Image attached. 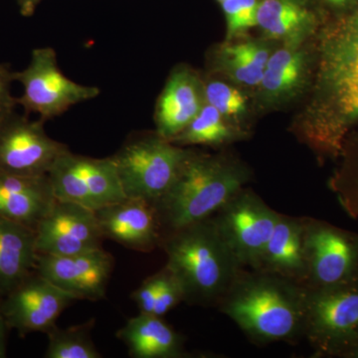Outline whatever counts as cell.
Listing matches in <instances>:
<instances>
[{
    "instance_id": "1",
    "label": "cell",
    "mask_w": 358,
    "mask_h": 358,
    "mask_svg": "<svg viewBox=\"0 0 358 358\" xmlns=\"http://www.w3.org/2000/svg\"><path fill=\"white\" fill-rule=\"evenodd\" d=\"M320 32L310 98L293 131L319 157H338L358 126V6Z\"/></svg>"
},
{
    "instance_id": "2",
    "label": "cell",
    "mask_w": 358,
    "mask_h": 358,
    "mask_svg": "<svg viewBox=\"0 0 358 358\" xmlns=\"http://www.w3.org/2000/svg\"><path fill=\"white\" fill-rule=\"evenodd\" d=\"M217 308L256 345L303 338L306 287L281 275L242 268Z\"/></svg>"
},
{
    "instance_id": "3",
    "label": "cell",
    "mask_w": 358,
    "mask_h": 358,
    "mask_svg": "<svg viewBox=\"0 0 358 358\" xmlns=\"http://www.w3.org/2000/svg\"><path fill=\"white\" fill-rule=\"evenodd\" d=\"M250 179L251 171L234 155L192 150L173 186L155 204L162 237L211 218Z\"/></svg>"
},
{
    "instance_id": "4",
    "label": "cell",
    "mask_w": 358,
    "mask_h": 358,
    "mask_svg": "<svg viewBox=\"0 0 358 358\" xmlns=\"http://www.w3.org/2000/svg\"><path fill=\"white\" fill-rule=\"evenodd\" d=\"M166 267L182 287L185 301L217 308L240 271L211 218L190 224L162 237Z\"/></svg>"
},
{
    "instance_id": "5",
    "label": "cell",
    "mask_w": 358,
    "mask_h": 358,
    "mask_svg": "<svg viewBox=\"0 0 358 358\" xmlns=\"http://www.w3.org/2000/svg\"><path fill=\"white\" fill-rule=\"evenodd\" d=\"M192 150L157 133L129 138L110 157L124 196L157 203L173 186Z\"/></svg>"
},
{
    "instance_id": "6",
    "label": "cell",
    "mask_w": 358,
    "mask_h": 358,
    "mask_svg": "<svg viewBox=\"0 0 358 358\" xmlns=\"http://www.w3.org/2000/svg\"><path fill=\"white\" fill-rule=\"evenodd\" d=\"M303 338L315 357H350L358 346V279L326 288L306 287Z\"/></svg>"
},
{
    "instance_id": "7",
    "label": "cell",
    "mask_w": 358,
    "mask_h": 358,
    "mask_svg": "<svg viewBox=\"0 0 358 358\" xmlns=\"http://www.w3.org/2000/svg\"><path fill=\"white\" fill-rule=\"evenodd\" d=\"M15 82L22 85L23 94L17 98L24 114L39 115L44 122L64 114L77 103L93 100L100 89L76 83L63 74L57 54L51 47L32 51L29 64L15 72Z\"/></svg>"
},
{
    "instance_id": "8",
    "label": "cell",
    "mask_w": 358,
    "mask_h": 358,
    "mask_svg": "<svg viewBox=\"0 0 358 358\" xmlns=\"http://www.w3.org/2000/svg\"><path fill=\"white\" fill-rule=\"evenodd\" d=\"M279 212L244 187L211 219L240 265L255 270L277 223Z\"/></svg>"
},
{
    "instance_id": "9",
    "label": "cell",
    "mask_w": 358,
    "mask_h": 358,
    "mask_svg": "<svg viewBox=\"0 0 358 358\" xmlns=\"http://www.w3.org/2000/svg\"><path fill=\"white\" fill-rule=\"evenodd\" d=\"M56 199L96 211L126 199L112 157L61 155L48 173Z\"/></svg>"
},
{
    "instance_id": "10",
    "label": "cell",
    "mask_w": 358,
    "mask_h": 358,
    "mask_svg": "<svg viewBox=\"0 0 358 358\" xmlns=\"http://www.w3.org/2000/svg\"><path fill=\"white\" fill-rule=\"evenodd\" d=\"M307 288L338 286L358 279V234L305 217Z\"/></svg>"
},
{
    "instance_id": "11",
    "label": "cell",
    "mask_w": 358,
    "mask_h": 358,
    "mask_svg": "<svg viewBox=\"0 0 358 358\" xmlns=\"http://www.w3.org/2000/svg\"><path fill=\"white\" fill-rule=\"evenodd\" d=\"M43 120L13 113L0 122V171L17 176H47L69 148L53 140Z\"/></svg>"
},
{
    "instance_id": "12",
    "label": "cell",
    "mask_w": 358,
    "mask_h": 358,
    "mask_svg": "<svg viewBox=\"0 0 358 358\" xmlns=\"http://www.w3.org/2000/svg\"><path fill=\"white\" fill-rule=\"evenodd\" d=\"M1 298L0 310L7 327L22 336L48 333L65 308L77 301L76 296L63 291L35 270Z\"/></svg>"
},
{
    "instance_id": "13",
    "label": "cell",
    "mask_w": 358,
    "mask_h": 358,
    "mask_svg": "<svg viewBox=\"0 0 358 358\" xmlns=\"http://www.w3.org/2000/svg\"><path fill=\"white\" fill-rule=\"evenodd\" d=\"M103 233L95 212L56 199L35 228L37 253L67 256L103 248Z\"/></svg>"
},
{
    "instance_id": "14",
    "label": "cell",
    "mask_w": 358,
    "mask_h": 358,
    "mask_svg": "<svg viewBox=\"0 0 358 358\" xmlns=\"http://www.w3.org/2000/svg\"><path fill=\"white\" fill-rule=\"evenodd\" d=\"M114 268V259L103 248L55 256L38 254L35 271L77 300L105 299Z\"/></svg>"
},
{
    "instance_id": "15",
    "label": "cell",
    "mask_w": 358,
    "mask_h": 358,
    "mask_svg": "<svg viewBox=\"0 0 358 358\" xmlns=\"http://www.w3.org/2000/svg\"><path fill=\"white\" fill-rule=\"evenodd\" d=\"M315 56L306 44H282L268 58L262 80L257 87V105L272 109L286 105L310 85Z\"/></svg>"
},
{
    "instance_id": "16",
    "label": "cell",
    "mask_w": 358,
    "mask_h": 358,
    "mask_svg": "<svg viewBox=\"0 0 358 358\" xmlns=\"http://www.w3.org/2000/svg\"><path fill=\"white\" fill-rule=\"evenodd\" d=\"M205 103L201 75L190 66H176L155 105V133L173 141L193 121Z\"/></svg>"
},
{
    "instance_id": "17",
    "label": "cell",
    "mask_w": 358,
    "mask_h": 358,
    "mask_svg": "<svg viewBox=\"0 0 358 358\" xmlns=\"http://www.w3.org/2000/svg\"><path fill=\"white\" fill-rule=\"evenodd\" d=\"M94 212L103 238L127 248L150 252L162 242L157 210L150 202L126 199Z\"/></svg>"
},
{
    "instance_id": "18",
    "label": "cell",
    "mask_w": 358,
    "mask_h": 358,
    "mask_svg": "<svg viewBox=\"0 0 358 358\" xmlns=\"http://www.w3.org/2000/svg\"><path fill=\"white\" fill-rule=\"evenodd\" d=\"M327 20L313 0H259L257 27L282 44L307 43Z\"/></svg>"
},
{
    "instance_id": "19",
    "label": "cell",
    "mask_w": 358,
    "mask_h": 358,
    "mask_svg": "<svg viewBox=\"0 0 358 358\" xmlns=\"http://www.w3.org/2000/svg\"><path fill=\"white\" fill-rule=\"evenodd\" d=\"M55 201L48 174L26 176L0 171V217L35 230Z\"/></svg>"
},
{
    "instance_id": "20",
    "label": "cell",
    "mask_w": 358,
    "mask_h": 358,
    "mask_svg": "<svg viewBox=\"0 0 358 358\" xmlns=\"http://www.w3.org/2000/svg\"><path fill=\"white\" fill-rule=\"evenodd\" d=\"M255 270L273 273L306 287L305 217L279 213L272 236Z\"/></svg>"
},
{
    "instance_id": "21",
    "label": "cell",
    "mask_w": 358,
    "mask_h": 358,
    "mask_svg": "<svg viewBox=\"0 0 358 358\" xmlns=\"http://www.w3.org/2000/svg\"><path fill=\"white\" fill-rule=\"evenodd\" d=\"M275 49L267 38L227 40L212 50L209 67L236 86L256 89Z\"/></svg>"
},
{
    "instance_id": "22",
    "label": "cell",
    "mask_w": 358,
    "mask_h": 358,
    "mask_svg": "<svg viewBox=\"0 0 358 358\" xmlns=\"http://www.w3.org/2000/svg\"><path fill=\"white\" fill-rule=\"evenodd\" d=\"M117 338L128 348L134 358L187 357L185 339L152 313H140L117 331Z\"/></svg>"
},
{
    "instance_id": "23",
    "label": "cell",
    "mask_w": 358,
    "mask_h": 358,
    "mask_svg": "<svg viewBox=\"0 0 358 358\" xmlns=\"http://www.w3.org/2000/svg\"><path fill=\"white\" fill-rule=\"evenodd\" d=\"M37 256L35 230L0 217V296L35 270Z\"/></svg>"
},
{
    "instance_id": "24",
    "label": "cell",
    "mask_w": 358,
    "mask_h": 358,
    "mask_svg": "<svg viewBox=\"0 0 358 358\" xmlns=\"http://www.w3.org/2000/svg\"><path fill=\"white\" fill-rule=\"evenodd\" d=\"M247 136V129L226 119L215 108L205 103L193 121L171 143L180 147L207 145L219 148Z\"/></svg>"
},
{
    "instance_id": "25",
    "label": "cell",
    "mask_w": 358,
    "mask_h": 358,
    "mask_svg": "<svg viewBox=\"0 0 358 358\" xmlns=\"http://www.w3.org/2000/svg\"><path fill=\"white\" fill-rule=\"evenodd\" d=\"M95 320L80 326L60 329L57 326L49 331L48 345L45 352L46 358H101L92 341L91 331Z\"/></svg>"
},
{
    "instance_id": "26",
    "label": "cell",
    "mask_w": 358,
    "mask_h": 358,
    "mask_svg": "<svg viewBox=\"0 0 358 358\" xmlns=\"http://www.w3.org/2000/svg\"><path fill=\"white\" fill-rule=\"evenodd\" d=\"M205 102L238 126H243L248 114V96L236 85L226 83L216 78L203 77Z\"/></svg>"
},
{
    "instance_id": "27",
    "label": "cell",
    "mask_w": 358,
    "mask_h": 358,
    "mask_svg": "<svg viewBox=\"0 0 358 358\" xmlns=\"http://www.w3.org/2000/svg\"><path fill=\"white\" fill-rule=\"evenodd\" d=\"M259 0H224L220 6L226 20L227 40L243 36L257 27Z\"/></svg>"
},
{
    "instance_id": "28",
    "label": "cell",
    "mask_w": 358,
    "mask_h": 358,
    "mask_svg": "<svg viewBox=\"0 0 358 358\" xmlns=\"http://www.w3.org/2000/svg\"><path fill=\"white\" fill-rule=\"evenodd\" d=\"M159 285L152 315L164 317L181 301H185V293L176 275L169 268L164 267L159 272Z\"/></svg>"
},
{
    "instance_id": "29",
    "label": "cell",
    "mask_w": 358,
    "mask_h": 358,
    "mask_svg": "<svg viewBox=\"0 0 358 358\" xmlns=\"http://www.w3.org/2000/svg\"><path fill=\"white\" fill-rule=\"evenodd\" d=\"M15 82V72L10 65L0 63V122L4 121L18 106L17 98L11 94V85Z\"/></svg>"
},
{
    "instance_id": "30",
    "label": "cell",
    "mask_w": 358,
    "mask_h": 358,
    "mask_svg": "<svg viewBox=\"0 0 358 358\" xmlns=\"http://www.w3.org/2000/svg\"><path fill=\"white\" fill-rule=\"evenodd\" d=\"M159 285V274L157 273L147 278L131 294V299L138 306L140 313H154Z\"/></svg>"
},
{
    "instance_id": "31",
    "label": "cell",
    "mask_w": 358,
    "mask_h": 358,
    "mask_svg": "<svg viewBox=\"0 0 358 358\" xmlns=\"http://www.w3.org/2000/svg\"><path fill=\"white\" fill-rule=\"evenodd\" d=\"M327 18H336L352 11L358 6V0H313Z\"/></svg>"
},
{
    "instance_id": "32",
    "label": "cell",
    "mask_w": 358,
    "mask_h": 358,
    "mask_svg": "<svg viewBox=\"0 0 358 358\" xmlns=\"http://www.w3.org/2000/svg\"><path fill=\"white\" fill-rule=\"evenodd\" d=\"M42 0H16L20 7V14L24 17H30L34 14Z\"/></svg>"
},
{
    "instance_id": "33",
    "label": "cell",
    "mask_w": 358,
    "mask_h": 358,
    "mask_svg": "<svg viewBox=\"0 0 358 358\" xmlns=\"http://www.w3.org/2000/svg\"><path fill=\"white\" fill-rule=\"evenodd\" d=\"M8 331V327H7L1 310H0V358L6 357L7 355V333Z\"/></svg>"
},
{
    "instance_id": "34",
    "label": "cell",
    "mask_w": 358,
    "mask_h": 358,
    "mask_svg": "<svg viewBox=\"0 0 358 358\" xmlns=\"http://www.w3.org/2000/svg\"><path fill=\"white\" fill-rule=\"evenodd\" d=\"M348 358H358V346L355 350H353L352 355H350Z\"/></svg>"
},
{
    "instance_id": "35",
    "label": "cell",
    "mask_w": 358,
    "mask_h": 358,
    "mask_svg": "<svg viewBox=\"0 0 358 358\" xmlns=\"http://www.w3.org/2000/svg\"><path fill=\"white\" fill-rule=\"evenodd\" d=\"M216 1H217V2H218V3H219V4H220V3H221V2H223V1H224V0H216Z\"/></svg>"
}]
</instances>
